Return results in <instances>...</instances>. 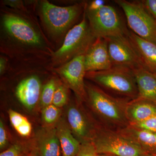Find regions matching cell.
Masks as SVG:
<instances>
[{
	"label": "cell",
	"mask_w": 156,
	"mask_h": 156,
	"mask_svg": "<svg viewBox=\"0 0 156 156\" xmlns=\"http://www.w3.org/2000/svg\"><path fill=\"white\" fill-rule=\"evenodd\" d=\"M144 156H156V154H147Z\"/></svg>",
	"instance_id": "836d02e7"
},
{
	"label": "cell",
	"mask_w": 156,
	"mask_h": 156,
	"mask_svg": "<svg viewBox=\"0 0 156 156\" xmlns=\"http://www.w3.org/2000/svg\"><path fill=\"white\" fill-rule=\"evenodd\" d=\"M86 89L85 102L97 117L99 126L116 131L129 126L126 108L130 100L115 97L91 84L86 83Z\"/></svg>",
	"instance_id": "6da1fadb"
},
{
	"label": "cell",
	"mask_w": 156,
	"mask_h": 156,
	"mask_svg": "<svg viewBox=\"0 0 156 156\" xmlns=\"http://www.w3.org/2000/svg\"><path fill=\"white\" fill-rule=\"evenodd\" d=\"M26 156H40L38 151L37 148L31 150L30 151Z\"/></svg>",
	"instance_id": "1f68e13d"
},
{
	"label": "cell",
	"mask_w": 156,
	"mask_h": 156,
	"mask_svg": "<svg viewBox=\"0 0 156 156\" xmlns=\"http://www.w3.org/2000/svg\"><path fill=\"white\" fill-rule=\"evenodd\" d=\"M148 12L156 21V0L142 1Z\"/></svg>",
	"instance_id": "4316f807"
},
{
	"label": "cell",
	"mask_w": 156,
	"mask_h": 156,
	"mask_svg": "<svg viewBox=\"0 0 156 156\" xmlns=\"http://www.w3.org/2000/svg\"><path fill=\"white\" fill-rule=\"evenodd\" d=\"M133 44L144 67L156 73V44L138 37L131 30L128 35Z\"/></svg>",
	"instance_id": "5bb4252c"
},
{
	"label": "cell",
	"mask_w": 156,
	"mask_h": 156,
	"mask_svg": "<svg viewBox=\"0 0 156 156\" xmlns=\"http://www.w3.org/2000/svg\"><path fill=\"white\" fill-rule=\"evenodd\" d=\"M119 131L139 146L147 154H156V132L137 129L130 126Z\"/></svg>",
	"instance_id": "2e32d148"
},
{
	"label": "cell",
	"mask_w": 156,
	"mask_h": 156,
	"mask_svg": "<svg viewBox=\"0 0 156 156\" xmlns=\"http://www.w3.org/2000/svg\"><path fill=\"white\" fill-rule=\"evenodd\" d=\"M56 130L62 156H76L80 148L81 144L74 136L67 122L60 120L57 124Z\"/></svg>",
	"instance_id": "d6986e66"
},
{
	"label": "cell",
	"mask_w": 156,
	"mask_h": 156,
	"mask_svg": "<svg viewBox=\"0 0 156 156\" xmlns=\"http://www.w3.org/2000/svg\"><path fill=\"white\" fill-rule=\"evenodd\" d=\"M97 154L93 144L88 142L81 144L80 151L76 156H96Z\"/></svg>",
	"instance_id": "484cf974"
},
{
	"label": "cell",
	"mask_w": 156,
	"mask_h": 156,
	"mask_svg": "<svg viewBox=\"0 0 156 156\" xmlns=\"http://www.w3.org/2000/svg\"><path fill=\"white\" fill-rule=\"evenodd\" d=\"M57 87L55 80H51L43 87L40 98L41 104L43 107L52 104L53 96Z\"/></svg>",
	"instance_id": "44dd1931"
},
{
	"label": "cell",
	"mask_w": 156,
	"mask_h": 156,
	"mask_svg": "<svg viewBox=\"0 0 156 156\" xmlns=\"http://www.w3.org/2000/svg\"><path fill=\"white\" fill-rule=\"evenodd\" d=\"M67 87L73 91L78 100L85 101L87 98L84 78L86 71L84 55L76 56L56 69Z\"/></svg>",
	"instance_id": "9c48e42d"
},
{
	"label": "cell",
	"mask_w": 156,
	"mask_h": 156,
	"mask_svg": "<svg viewBox=\"0 0 156 156\" xmlns=\"http://www.w3.org/2000/svg\"><path fill=\"white\" fill-rule=\"evenodd\" d=\"M89 24L96 38L128 35V30L114 7L105 5L95 11H86Z\"/></svg>",
	"instance_id": "8992f818"
},
{
	"label": "cell",
	"mask_w": 156,
	"mask_h": 156,
	"mask_svg": "<svg viewBox=\"0 0 156 156\" xmlns=\"http://www.w3.org/2000/svg\"><path fill=\"white\" fill-rule=\"evenodd\" d=\"M6 61L3 57H1L0 59V73L1 74L5 71L6 68Z\"/></svg>",
	"instance_id": "f546056e"
},
{
	"label": "cell",
	"mask_w": 156,
	"mask_h": 156,
	"mask_svg": "<svg viewBox=\"0 0 156 156\" xmlns=\"http://www.w3.org/2000/svg\"><path fill=\"white\" fill-rule=\"evenodd\" d=\"M96 39L85 12L83 20L69 31L61 48L53 53L54 65L61 66L76 56L85 55Z\"/></svg>",
	"instance_id": "3957f363"
},
{
	"label": "cell",
	"mask_w": 156,
	"mask_h": 156,
	"mask_svg": "<svg viewBox=\"0 0 156 156\" xmlns=\"http://www.w3.org/2000/svg\"><path fill=\"white\" fill-rule=\"evenodd\" d=\"M92 143L97 154L115 156H144L147 154L139 146L121 134L98 126Z\"/></svg>",
	"instance_id": "277c9868"
},
{
	"label": "cell",
	"mask_w": 156,
	"mask_h": 156,
	"mask_svg": "<svg viewBox=\"0 0 156 156\" xmlns=\"http://www.w3.org/2000/svg\"><path fill=\"white\" fill-rule=\"evenodd\" d=\"M136 80L138 97L156 104V73L144 68L133 71Z\"/></svg>",
	"instance_id": "ac0fdd59"
},
{
	"label": "cell",
	"mask_w": 156,
	"mask_h": 156,
	"mask_svg": "<svg viewBox=\"0 0 156 156\" xmlns=\"http://www.w3.org/2000/svg\"><path fill=\"white\" fill-rule=\"evenodd\" d=\"M106 1L104 0H94L90 2L87 10L89 11H95L99 10L105 5Z\"/></svg>",
	"instance_id": "f1b7e54d"
},
{
	"label": "cell",
	"mask_w": 156,
	"mask_h": 156,
	"mask_svg": "<svg viewBox=\"0 0 156 156\" xmlns=\"http://www.w3.org/2000/svg\"><path fill=\"white\" fill-rule=\"evenodd\" d=\"M3 22L8 33L18 41L32 46L41 44L40 35L24 20L13 14H5L3 17Z\"/></svg>",
	"instance_id": "8fae6325"
},
{
	"label": "cell",
	"mask_w": 156,
	"mask_h": 156,
	"mask_svg": "<svg viewBox=\"0 0 156 156\" xmlns=\"http://www.w3.org/2000/svg\"><path fill=\"white\" fill-rule=\"evenodd\" d=\"M59 108L53 104L45 107L42 111V117L43 121L48 125L56 123L60 116Z\"/></svg>",
	"instance_id": "7402d4cb"
},
{
	"label": "cell",
	"mask_w": 156,
	"mask_h": 156,
	"mask_svg": "<svg viewBox=\"0 0 156 156\" xmlns=\"http://www.w3.org/2000/svg\"><path fill=\"white\" fill-rule=\"evenodd\" d=\"M67 123L75 137L81 144L92 142L99 126L79 105H73L67 112Z\"/></svg>",
	"instance_id": "30bf717a"
},
{
	"label": "cell",
	"mask_w": 156,
	"mask_h": 156,
	"mask_svg": "<svg viewBox=\"0 0 156 156\" xmlns=\"http://www.w3.org/2000/svg\"><path fill=\"white\" fill-rule=\"evenodd\" d=\"M41 84L37 76H32L23 80L16 89V95L20 102L30 110L36 106L40 100Z\"/></svg>",
	"instance_id": "4fadbf2b"
},
{
	"label": "cell",
	"mask_w": 156,
	"mask_h": 156,
	"mask_svg": "<svg viewBox=\"0 0 156 156\" xmlns=\"http://www.w3.org/2000/svg\"><path fill=\"white\" fill-rule=\"evenodd\" d=\"M37 150L40 156H62L56 128L44 129L38 134Z\"/></svg>",
	"instance_id": "e0dca14e"
},
{
	"label": "cell",
	"mask_w": 156,
	"mask_h": 156,
	"mask_svg": "<svg viewBox=\"0 0 156 156\" xmlns=\"http://www.w3.org/2000/svg\"><path fill=\"white\" fill-rule=\"evenodd\" d=\"M156 114V104L141 98L130 101L126 106V117L129 125L145 121Z\"/></svg>",
	"instance_id": "9a60e30c"
},
{
	"label": "cell",
	"mask_w": 156,
	"mask_h": 156,
	"mask_svg": "<svg viewBox=\"0 0 156 156\" xmlns=\"http://www.w3.org/2000/svg\"><path fill=\"white\" fill-rule=\"evenodd\" d=\"M7 135L4 123L2 120L0 121V149H4L7 145Z\"/></svg>",
	"instance_id": "83f0119b"
},
{
	"label": "cell",
	"mask_w": 156,
	"mask_h": 156,
	"mask_svg": "<svg viewBox=\"0 0 156 156\" xmlns=\"http://www.w3.org/2000/svg\"><path fill=\"white\" fill-rule=\"evenodd\" d=\"M84 65L86 72L105 70L112 67L105 39L96 38L84 55Z\"/></svg>",
	"instance_id": "7c38bea8"
},
{
	"label": "cell",
	"mask_w": 156,
	"mask_h": 156,
	"mask_svg": "<svg viewBox=\"0 0 156 156\" xmlns=\"http://www.w3.org/2000/svg\"><path fill=\"white\" fill-rule=\"evenodd\" d=\"M104 39L106 41L112 66L126 68L132 71L144 68L128 35Z\"/></svg>",
	"instance_id": "ba28073f"
},
{
	"label": "cell",
	"mask_w": 156,
	"mask_h": 156,
	"mask_svg": "<svg viewBox=\"0 0 156 156\" xmlns=\"http://www.w3.org/2000/svg\"><path fill=\"white\" fill-rule=\"evenodd\" d=\"M83 5L79 4L59 7L45 1L42 6L44 21L50 31L55 35L65 32L80 15Z\"/></svg>",
	"instance_id": "52a82bcc"
},
{
	"label": "cell",
	"mask_w": 156,
	"mask_h": 156,
	"mask_svg": "<svg viewBox=\"0 0 156 156\" xmlns=\"http://www.w3.org/2000/svg\"><path fill=\"white\" fill-rule=\"evenodd\" d=\"M19 144L11 146L0 154V156H26L30 151Z\"/></svg>",
	"instance_id": "cb8c5ba5"
},
{
	"label": "cell",
	"mask_w": 156,
	"mask_h": 156,
	"mask_svg": "<svg viewBox=\"0 0 156 156\" xmlns=\"http://www.w3.org/2000/svg\"><path fill=\"white\" fill-rule=\"evenodd\" d=\"M67 100L68 92L66 87L63 85L57 87L53 96L52 104L59 108L65 105Z\"/></svg>",
	"instance_id": "603a6c76"
},
{
	"label": "cell",
	"mask_w": 156,
	"mask_h": 156,
	"mask_svg": "<svg viewBox=\"0 0 156 156\" xmlns=\"http://www.w3.org/2000/svg\"><path fill=\"white\" fill-rule=\"evenodd\" d=\"M96 156H115L112 155L108 154H97Z\"/></svg>",
	"instance_id": "d6a6232c"
},
{
	"label": "cell",
	"mask_w": 156,
	"mask_h": 156,
	"mask_svg": "<svg viewBox=\"0 0 156 156\" xmlns=\"http://www.w3.org/2000/svg\"><path fill=\"white\" fill-rule=\"evenodd\" d=\"M126 15L131 31L138 37L156 44V21L141 1H115Z\"/></svg>",
	"instance_id": "5b68a950"
},
{
	"label": "cell",
	"mask_w": 156,
	"mask_h": 156,
	"mask_svg": "<svg viewBox=\"0 0 156 156\" xmlns=\"http://www.w3.org/2000/svg\"><path fill=\"white\" fill-rule=\"evenodd\" d=\"M6 2L8 3V5H9L14 7H19L20 3L19 1H6Z\"/></svg>",
	"instance_id": "4dcf8cb0"
},
{
	"label": "cell",
	"mask_w": 156,
	"mask_h": 156,
	"mask_svg": "<svg viewBox=\"0 0 156 156\" xmlns=\"http://www.w3.org/2000/svg\"><path fill=\"white\" fill-rule=\"evenodd\" d=\"M9 115L12 126L21 136L26 137L30 135L31 125L26 117L12 110L9 111Z\"/></svg>",
	"instance_id": "ffe728a7"
},
{
	"label": "cell",
	"mask_w": 156,
	"mask_h": 156,
	"mask_svg": "<svg viewBox=\"0 0 156 156\" xmlns=\"http://www.w3.org/2000/svg\"><path fill=\"white\" fill-rule=\"evenodd\" d=\"M86 77L115 97L130 101L138 97L135 76L129 69L112 66L105 70L87 72Z\"/></svg>",
	"instance_id": "7a4b0ae2"
},
{
	"label": "cell",
	"mask_w": 156,
	"mask_h": 156,
	"mask_svg": "<svg viewBox=\"0 0 156 156\" xmlns=\"http://www.w3.org/2000/svg\"><path fill=\"white\" fill-rule=\"evenodd\" d=\"M129 126L137 129L156 132V114L145 121Z\"/></svg>",
	"instance_id": "d4e9b609"
}]
</instances>
